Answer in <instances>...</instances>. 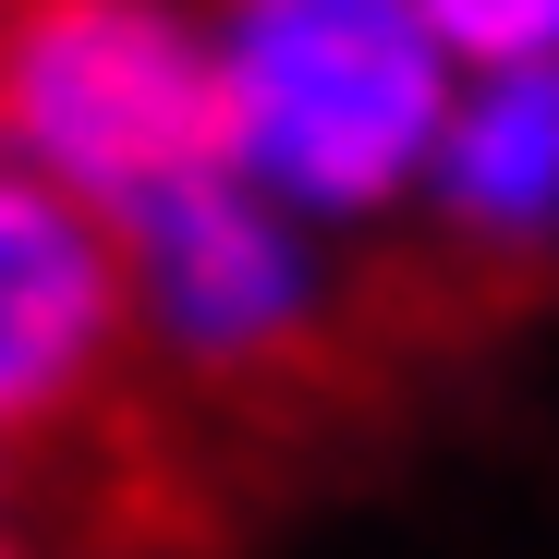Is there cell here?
<instances>
[{
	"label": "cell",
	"instance_id": "6",
	"mask_svg": "<svg viewBox=\"0 0 559 559\" xmlns=\"http://www.w3.org/2000/svg\"><path fill=\"white\" fill-rule=\"evenodd\" d=\"M426 25L450 37L462 73H535V61H559V0H426Z\"/></svg>",
	"mask_w": 559,
	"mask_h": 559
},
{
	"label": "cell",
	"instance_id": "3",
	"mask_svg": "<svg viewBox=\"0 0 559 559\" xmlns=\"http://www.w3.org/2000/svg\"><path fill=\"white\" fill-rule=\"evenodd\" d=\"M0 122H13L25 182H61L73 207L122 231L158 195L231 170L219 25L195 0H13Z\"/></svg>",
	"mask_w": 559,
	"mask_h": 559
},
{
	"label": "cell",
	"instance_id": "1",
	"mask_svg": "<svg viewBox=\"0 0 559 559\" xmlns=\"http://www.w3.org/2000/svg\"><path fill=\"white\" fill-rule=\"evenodd\" d=\"M122 255H134L158 378L219 450L341 426L378 341H402V305L329 293L305 219L280 195H255L243 170H207L182 195H158L146 219H122Z\"/></svg>",
	"mask_w": 559,
	"mask_h": 559
},
{
	"label": "cell",
	"instance_id": "2",
	"mask_svg": "<svg viewBox=\"0 0 559 559\" xmlns=\"http://www.w3.org/2000/svg\"><path fill=\"white\" fill-rule=\"evenodd\" d=\"M219 25V98H231V170L293 219H390L438 182V146L462 122L450 37L426 0H207Z\"/></svg>",
	"mask_w": 559,
	"mask_h": 559
},
{
	"label": "cell",
	"instance_id": "4",
	"mask_svg": "<svg viewBox=\"0 0 559 559\" xmlns=\"http://www.w3.org/2000/svg\"><path fill=\"white\" fill-rule=\"evenodd\" d=\"M158 353L134 305V255L98 207H73L61 182L0 195V426H13V475L98 450L158 402Z\"/></svg>",
	"mask_w": 559,
	"mask_h": 559
},
{
	"label": "cell",
	"instance_id": "5",
	"mask_svg": "<svg viewBox=\"0 0 559 559\" xmlns=\"http://www.w3.org/2000/svg\"><path fill=\"white\" fill-rule=\"evenodd\" d=\"M426 280H390L402 341H438L450 317H511L559 267V61L475 73L462 122L426 182Z\"/></svg>",
	"mask_w": 559,
	"mask_h": 559
}]
</instances>
